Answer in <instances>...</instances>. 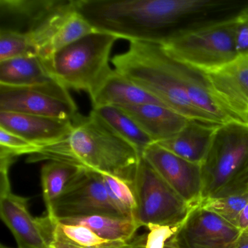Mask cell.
I'll list each match as a JSON object with an SVG mask.
<instances>
[{
    "label": "cell",
    "instance_id": "11",
    "mask_svg": "<svg viewBox=\"0 0 248 248\" xmlns=\"http://www.w3.org/2000/svg\"><path fill=\"white\" fill-rule=\"evenodd\" d=\"M242 233L199 204L191 209L171 240L179 248H233Z\"/></svg>",
    "mask_w": 248,
    "mask_h": 248
},
{
    "label": "cell",
    "instance_id": "6",
    "mask_svg": "<svg viewBox=\"0 0 248 248\" xmlns=\"http://www.w3.org/2000/svg\"><path fill=\"white\" fill-rule=\"evenodd\" d=\"M201 166L202 200L248 188V124L219 125Z\"/></svg>",
    "mask_w": 248,
    "mask_h": 248
},
{
    "label": "cell",
    "instance_id": "10",
    "mask_svg": "<svg viewBox=\"0 0 248 248\" xmlns=\"http://www.w3.org/2000/svg\"><path fill=\"white\" fill-rule=\"evenodd\" d=\"M0 111L73 121L79 114L69 90L58 81L32 87L0 85Z\"/></svg>",
    "mask_w": 248,
    "mask_h": 248
},
{
    "label": "cell",
    "instance_id": "13",
    "mask_svg": "<svg viewBox=\"0 0 248 248\" xmlns=\"http://www.w3.org/2000/svg\"><path fill=\"white\" fill-rule=\"evenodd\" d=\"M204 75L220 102L248 124V55Z\"/></svg>",
    "mask_w": 248,
    "mask_h": 248
},
{
    "label": "cell",
    "instance_id": "12",
    "mask_svg": "<svg viewBox=\"0 0 248 248\" xmlns=\"http://www.w3.org/2000/svg\"><path fill=\"white\" fill-rule=\"evenodd\" d=\"M142 156L186 202L191 207L201 202V165L189 162L156 143L148 146Z\"/></svg>",
    "mask_w": 248,
    "mask_h": 248
},
{
    "label": "cell",
    "instance_id": "30",
    "mask_svg": "<svg viewBox=\"0 0 248 248\" xmlns=\"http://www.w3.org/2000/svg\"><path fill=\"white\" fill-rule=\"evenodd\" d=\"M236 227L242 232H246L248 229V203L239 216L236 223Z\"/></svg>",
    "mask_w": 248,
    "mask_h": 248
},
{
    "label": "cell",
    "instance_id": "1",
    "mask_svg": "<svg viewBox=\"0 0 248 248\" xmlns=\"http://www.w3.org/2000/svg\"><path fill=\"white\" fill-rule=\"evenodd\" d=\"M75 7L96 31L156 43L192 24L202 11L197 0H75Z\"/></svg>",
    "mask_w": 248,
    "mask_h": 248
},
{
    "label": "cell",
    "instance_id": "16",
    "mask_svg": "<svg viewBox=\"0 0 248 248\" xmlns=\"http://www.w3.org/2000/svg\"><path fill=\"white\" fill-rule=\"evenodd\" d=\"M118 108L127 113L154 143L172 139L190 120L163 104H148Z\"/></svg>",
    "mask_w": 248,
    "mask_h": 248
},
{
    "label": "cell",
    "instance_id": "4",
    "mask_svg": "<svg viewBox=\"0 0 248 248\" xmlns=\"http://www.w3.org/2000/svg\"><path fill=\"white\" fill-rule=\"evenodd\" d=\"M233 16L234 14L182 29L159 44L175 62L202 73L213 72L238 56Z\"/></svg>",
    "mask_w": 248,
    "mask_h": 248
},
{
    "label": "cell",
    "instance_id": "32",
    "mask_svg": "<svg viewBox=\"0 0 248 248\" xmlns=\"http://www.w3.org/2000/svg\"><path fill=\"white\" fill-rule=\"evenodd\" d=\"M49 248H79L66 244L61 243V242H53L49 245Z\"/></svg>",
    "mask_w": 248,
    "mask_h": 248
},
{
    "label": "cell",
    "instance_id": "18",
    "mask_svg": "<svg viewBox=\"0 0 248 248\" xmlns=\"http://www.w3.org/2000/svg\"><path fill=\"white\" fill-rule=\"evenodd\" d=\"M91 100L93 108L107 106L129 107L148 104H163L156 97L114 69Z\"/></svg>",
    "mask_w": 248,
    "mask_h": 248
},
{
    "label": "cell",
    "instance_id": "5",
    "mask_svg": "<svg viewBox=\"0 0 248 248\" xmlns=\"http://www.w3.org/2000/svg\"><path fill=\"white\" fill-rule=\"evenodd\" d=\"M119 40L95 31L55 52L46 59L55 79L67 90L85 91L93 96L111 75L113 46Z\"/></svg>",
    "mask_w": 248,
    "mask_h": 248
},
{
    "label": "cell",
    "instance_id": "9",
    "mask_svg": "<svg viewBox=\"0 0 248 248\" xmlns=\"http://www.w3.org/2000/svg\"><path fill=\"white\" fill-rule=\"evenodd\" d=\"M91 216L132 219L111 198L101 172L80 169L56 200L50 217L62 220Z\"/></svg>",
    "mask_w": 248,
    "mask_h": 248
},
{
    "label": "cell",
    "instance_id": "27",
    "mask_svg": "<svg viewBox=\"0 0 248 248\" xmlns=\"http://www.w3.org/2000/svg\"><path fill=\"white\" fill-rule=\"evenodd\" d=\"M41 149L40 146L0 127V152L17 157L23 155H34Z\"/></svg>",
    "mask_w": 248,
    "mask_h": 248
},
{
    "label": "cell",
    "instance_id": "19",
    "mask_svg": "<svg viewBox=\"0 0 248 248\" xmlns=\"http://www.w3.org/2000/svg\"><path fill=\"white\" fill-rule=\"evenodd\" d=\"M57 81L46 59L39 55L14 58L0 62V85L32 87Z\"/></svg>",
    "mask_w": 248,
    "mask_h": 248
},
{
    "label": "cell",
    "instance_id": "34",
    "mask_svg": "<svg viewBox=\"0 0 248 248\" xmlns=\"http://www.w3.org/2000/svg\"><path fill=\"white\" fill-rule=\"evenodd\" d=\"M0 248H9V247L5 246V245H0Z\"/></svg>",
    "mask_w": 248,
    "mask_h": 248
},
{
    "label": "cell",
    "instance_id": "20",
    "mask_svg": "<svg viewBox=\"0 0 248 248\" xmlns=\"http://www.w3.org/2000/svg\"><path fill=\"white\" fill-rule=\"evenodd\" d=\"M66 224L81 225L100 237L120 243H129L140 226L133 219L108 216H91L58 220Z\"/></svg>",
    "mask_w": 248,
    "mask_h": 248
},
{
    "label": "cell",
    "instance_id": "17",
    "mask_svg": "<svg viewBox=\"0 0 248 248\" xmlns=\"http://www.w3.org/2000/svg\"><path fill=\"white\" fill-rule=\"evenodd\" d=\"M219 125L189 120L176 136L156 143L189 162L202 165Z\"/></svg>",
    "mask_w": 248,
    "mask_h": 248
},
{
    "label": "cell",
    "instance_id": "25",
    "mask_svg": "<svg viewBox=\"0 0 248 248\" xmlns=\"http://www.w3.org/2000/svg\"><path fill=\"white\" fill-rule=\"evenodd\" d=\"M101 174L111 198L129 217L133 219L136 200L133 184L114 175Z\"/></svg>",
    "mask_w": 248,
    "mask_h": 248
},
{
    "label": "cell",
    "instance_id": "22",
    "mask_svg": "<svg viewBox=\"0 0 248 248\" xmlns=\"http://www.w3.org/2000/svg\"><path fill=\"white\" fill-rule=\"evenodd\" d=\"M79 170L80 168L77 167L55 161L43 165L41 169L42 187L47 216L51 217L55 202Z\"/></svg>",
    "mask_w": 248,
    "mask_h": 248
},
{
    "label": "cell",
    "instance_id": "35",
    "mask_svg": "<svg viewBox=\"0 0 248 248\" xmlns=\"http://www.w3.org/2000/svg\"><path fill=\"white\" fill-rule=\"evenodd\" d=\"M248 232V230L246 231V232Z\"/></svg>",
    "mask_w": 248,
    "mask_h": 248
},
{
    "label": "cell",
    "instance_id": "21",
    "mask_svg": "<svg viewBox=\"0 0 248 248\" xmlns=\"http://www.w3.org/2000/svg\"><path fill=\"white\" fill-rule=\"evenodd\" d=\"M91 112L117 136L134 146L141 156L148 146L155 143L139 124L118 107L111 106L98 107L93 108Z\"/></svg>",
    "mask_w": 248,
    "mask_h": 248
},
{
    "label": "cell",
    "instance_id": "7",
    "mask_svg": "<svg viewBox=\"0 0 248 248\" xmlns=\"http://www.w3.org/2000/svg\"><path fill=\"white\" fill-rule=\"evenodd\" d=\"M75 11V0H0V31L26 36L40 56Z\"/></svg>",
    "mask_w": 248,
    "mask_h": 248
},
{
    "label": "cell",
    "instance_id": "26",
    "mask_svg": "<svg viewBox=\"0 0 248 248\" xmlns=\"http://www.w3.org/2000/svg\"><path fill=\"white\" fill-rule=\"evenodd\" d=\"M34 55H39L37 50L26 36L12 31H0V62Z\"/></svg>",
    "mask_w": 248,
    "mask_h": 248
},
{
    "label": "cell",
    "instance_id": "33",
    "mask_svg": "<svg viewBox=\"0 0 248 248\" xmlns=\"http://www.w3.org/2000/svg\"><path fill=\"white\" fill-rule=\"evenodd\" d=\"M116 248H132L131 245L129 243L124 244V245H120V246L117 247Z\"/></svg>",
    "mask_w": 248,
    "mask_h": 248
},
{
    "label": "cell",
    "instance_id": "2",
    "mask_svg": "<svg viewBox=\"0 0 248 248\" xmlns=\"http://www.w3.org/2000/svg\"><path fill=\"white\" fill-rule=\"evenodd\" d=\"M140 154L93 113L78 114L69 136L30 155L29 163L48 160L118 177L133 184Z\"/></svg>",
    "mask_w": 248,
    "mask_h": 248
},
{
    "label": "cell",
    "instance_id": "24",
    "mask_svg": "<svg viewBox=\"0 0 248 248\" xmlns=\"http://www.w3.org/2000/svg\"><path fill=\"white\" fill-rule=\"evenodd\" d=\"M248 203L247 188L226 195L202 200L200 205L236 226L239 216Z\"/></svg>",
    "mask_w": 248,
    "mask_h": 248
},
{
    "label": "cell",
    "instance_id": "3",
    "mask_svg": "<svg viewBox=\"0 0 248 248\" xmlns=\"http://www.w3.org/2000/svg\"><path fill=\"white\" fill-rule=\"evenodd\" d=\"M111 63L116 72L186 118L213 123L193 105L181 85L175 62L159 43L130 42L128 50L114 56Z\"/></svg>",
    "mask_w": 248,
    "mask_h": 248
},
{
    "label": "cell",
    "instance_id": "8",
    "mask_svg": "<svg viewBox=\"0 0 248 248\" xmlns=\"http://www.w3.org/2000/svg\"><path fill=\"white\" fill-rule=\"evenodd\" d=\"M133 188L136 200L133 220L140 228L178 229L194 207L186 202L142 156Z\"/></svg>",
    "mask_w": 248,
    "mask_h": 248
},
{
    "label": "cell",
    "instance_id": "23",
    "mask_svg": "<svg viewBox=\"0 0 248 248\" xmlns=\"http://www.w3.org/2000/svg\"><path fill=\"white\" fill-rule=\"evenodd\" d=\"M95 31L92 26L75 11L62 24L40 56L48 59L55 52Z\"/></svg>",
    "mask_w": 248,
    "mask_h": 248
},
{
    "label": "cell",
    "instance_id": "29",
    "mask_svg": "<svg viewBox=\"0 0 248 248\" xmlns=\"http://www.w3.org/2000/svg\"><path fill=\"white\" fill-rule=\"evenodd\" d=\"M171 238L159 232H151L135 236L129 244L133 248H179L172 242Z\"/></svg>",
    "mask_w": 248,
    "mask_h": 248
},
{
    "label": "cell",
    "instance_id": "14",
    "mask_svg": "<svg viewBox=\"0 0 248 248\" xmlns=\"http://www.w3.org/2000/svg\"><path fill=\"white\" fill-rule=\"evenodd\" d=\"M0 127L43 148L69 136L73 127V121L0 111Z\"/></svg>",
    "mask_w": 248,
    "mask_h": 248
},
{
    "label": "cell",
    "instance_id": "28",
    "mask_svg": "<svg viewBox=\"0 0 248 248\" xmlns=\"http://www.w3.org/2000/svg\"><path fill=\"white\" fill-rule=\"evenodd\" d=\"M234 40L238 56L248 55V4L234 14Z\"/></svg>",
    "mask_w": 248,
    "mask_h": 248
},
{
    "label": "cell",
    "instance_id": "15",
    "mask_svg": "<svg viewBox=\"0 0 248 248\" xmlns=\"http://www.w3.org/2000/svg\"><path fill=\"white\" fill-rule=\"evenodd\" d=\"M28 199L12 191L0 194V216L14 234L18 248H49L39 217L29 210Z\"/></svg>",
    "mask_w": 248,
    "mask_h": 248
},
{
    "label": "cell",
    "instance_id": "31",
    "mask_svg": "<svg viewBox=\"0 0 248 248\" xmlns=\"http://www.w3.org/2000/svg\"><path fill=\"white\" fill-rule=\"evenodd\" d=\"M233 248H248V233L242 232Z\"/></svg>",
    "mask_w": 248,
    "mask_h": 248
}]
</instances>
